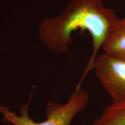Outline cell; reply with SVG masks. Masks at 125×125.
<instances>
[{
	"label": "cell",
	"mask_w": 125,
	"mask_h": 125,
	"mask_svg": "<svg viewBox=\"0 0 125 125\" xmlns=\"http://www.w3.org/2000/svg\"><path fill=\"white\" fill-rule=\"evenodd\" d=\"M92 70L112 100V103L125 101V59L103 53L97 55Z\"/></svg>",
	"instance_id": "3"
},
{
	"label": "cell",
	"mask_w": 125,
	"mask_h": 125,
	"mask_svg": "<svg viewBox=\"0 0 125 125\" xmlns=\"http://www.w3.org/2000/svg\"><path fill=\"white\" fill-rule=\"evenodd\" d=\"M89 102L88 93L81 87L75 89L66 103L49 101L46 107V119L40 122H35L30 117V101L21 106L19 114L5 105H0V113L2 115V121L12 125H70Z\"/></svg>",
	"instance_id": "2"
},
{
	"label": "cell",
	"mask_w": 125,
	"mask_h": 125,
	"mask_svg": "<svg viewBox=\"0 0 125 125\" xmlns=\"http://www.w3.org/2000/svg\"><path fill=\"white\" fill-rule=\"evenodd\" d=\"M118 19L114 10L105 7L103 0H70L60 15L42 20L38 35L50 51L67 53L73 42V32L79 30L89 33L93 52L76 86L81 87L85 77L92 70L108 32Z\"/></svg>",
	"instance_id": "1"
},
{
	"label": "cell",
	"mask_w": 125,
	"mask_h": 125,
	"mask_svg": "<svg viewBox=\"0 0 125 125\" xmlns=\"http://www.w3.org/2000/svg\"><path fill=\"white\" fill-rule=\"evenodd\" d=\"M90 125H125V101L112 103Z\"/></svg>",
	"instance_id": "5"
},
{
	"label": "cell",
	"mask_w": 125,
	"mask_h": 125,
	"mask_svg": "<svg viewBox=\"0 0 125 125\" xmlns=\"http://www.w3.org/2000/svg\"><path fill=\"white\" fill-rule=\"evenodd\" d=\"M102 48L105 53L125 59V18L119 19L111 28Z\"/></svg>",
	"instance_id": "4"
}]
</instances>
